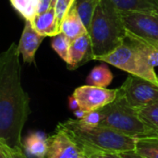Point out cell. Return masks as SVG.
Listing matches in <instances>:
<instances>
[{"label":"cell","instance_id":"7402d4cb","mask_svg":"<svg viewBox=\"0 0 158 158\" xmlns=\"http://www.w3.org/2000/svg\"><path fill=\"white\" fill-rule=\"evenodd\" d=\"M70 44H71L70 40L63 32H59L58 34L54 36L51 42L52 48L66 63H68L69 61Z\"/></svg>","mask_w":158,"mask_h":158},{"label":"cell","instance_id":"2e32d148","mask_svg":"<svg viewBox=\"0 0 158 158\" xmlns=\"http://www.w3.org/2000/svg\"><path fill=\"white\" fill-rule=\"evenodd\" d=\"M24 151L35 158H46L48 152V138L43 133L33 132L27 136L23 143Z\"/></svg>","mask_w":158,"mask_h":158},{"label":"cell","instance_id":"d4e9b609","mask_svg":"<svg viewBox=\"0 0 158 158\" xmlns=\"http://www.w3.org/2000/svg\"><path fill=\"white\" fill-rule=\"evenodd\" d=\"M75 0H57L55 6L56 14L57 17V19L59 23L61 24V21L66 17V15L69 13V11L71 9V7L74 5Z\"/></svg>","mask_w":158,"mask_h":158},{"label":"cell","instance_id":"4316f807","mask_svg":"<svg viewBox=\"0 0 158 158\" xmlns=\"http://www.w3.org/2000/svg\"><path fill=\"white\" fill-rule=\"evenodd\" d=\"M51 7H53L52 0H40L39 8H38V14L44 13L47 10H49Z\"/></svg>","mask_w":158,"mask_h":158},{"label":"cell","instance_id":"7a4b0ae2","mask_svg":"<svg viewBox=\"0 0 158 158\" xmlns=\"http://www.w3.org/2000/svg\"><path fill=\"white\" fill-rule=\"evenodd\" d=\"M88 32L92 40L94 60L114 52L127 39V30L120 12L107 0H100Z\"/></svg>","mask_w":158,"mask_h":158},{"label":"cell","instance_id":"f546056e","mask_svg":"<svg viewBox=\"0 0 158 158\" xmlns=\"http://www.w3.org/2000/svg\"><path fill=\"white\" fill-rule=\"evenodd\" d=\"M74 112V115L76 116V118H77V119H81L84 116H85V112L84 111H82L81 109H77V110H75V111H73Z\"/></svg>","mask_w":158,"mask_h":158},{"label":"cell","instance_id":"8fae6325","mask_svg":"<svg viewBox=\"0 0 158 158\" xmlns=\"http://www.w3.org/2000/svg\"><path fill=\"white\" fill-rule=\"evenodd\" d=\"M45 37L39 34L32 27L30 20H26L21 33L18 48L22 59L25 63L31 64L34 62L36 51L38 50L41 43Z\"/></svg>","mask_w":158,"mask_h":158},{"label":"cell","instance_id":"52a82bcc","mask_svg":"<svg viewBox=\"0 0 158 158\" xmlns=\"http://www.w3.org/2000/svg\"><path fill=\"white\" fill-rule=\"evenodd\" d=\"M120 15L128 31L158 48V14L131 11L120 12Z\"/></svg>","mask_w":158,"mask_h":158},{"label":"cell","instance_id":"1f68e13d","mask_svg":"<svg viewBox=\"0 0 158 158\" xmlns=\"http://www.w3.org/2000/svg\"><path fill=\"white\" fill-rule=\"evenodd\" d=\"M83 158H89V157H87V156H83Z\"/></svg>","mask_w":158,"mask_h":158},{"label":"cell","instance_id":"9c48e42d","mask_svg":"<svg viewBox=\"0 0 158 158\" xmlns=\"http://www.w3.org/2000/svg\"><path fill=\"white\" fill-rule=\"evenodd\" d=\"M84 155L78 143L64 131L57 128L48 138L46 158H83Z\"/></svg>","mask_w":158,"mask_h":158},{"label":"cell","instance_id":"277c9868","mask_svg":"<svg viewBox=\"0 0 158 158\" xmlns=\"http://www.w3.org/2000/svg\"><path fill=\"white\" fill-rule=\"evenodd\" d=\"M99 111L100 127L111 129L135 140L158 138L157 133L141 118L138 110L131 106L118 93L114 102Z\"/></svg>","mask_w":158,"mask_h":158},{"label":"cell","instance_id":"30bf717a","mask_svg":"<svg viewBox=\"0 0 158 158\" xmlns=\"http://www.w3.org/2000/svg\"><path fill=\"white\" fill-rule=\"evenodd\" d=\"M91 60H94V51L90 34L87 32L71 42L67 65L69 69L74 70Z\"/></svg>","mask_w":158,"mask_h":158},{"label":"cell","instance_id":"9a60e30c","mask_svg":"<svg viewBox=\"0 0 158 158\" xmlns=\"http://www.w3.org/2000/svg\"><path fill=\"white\" fill-rule=\"evenodd\" d=\"M126 40L151 66L158 67V48L128 31Z\"/></svg>","mask_w":158,"mask_h":158},{"label":"cell","instance_id":"e0dca14e","mask_svg":"<svg viewBox=\"0 0 158 158\" xmlns=\"http://www.w3.org/2000/svg\"><path fill=\"white\" fill-rule=\"evenodd\" d=\"M113 81V74L111 70L105 64L94 67L86 79L87 85L106 88Z\"/></svg>","mask_w":158,"mask_h":158},{"label":"cell","instance_id":"5bb4252c","mask_svg":"<svg viewBox=\"0 0 158 158\" xmlns=\"http://www.w3.org/2000/svg\"><path fill=\"white\" fill-rule=\"evenodd\" d=\"M120 12H147L158 14V0H107Z\"/></svg>","mask_w":158,"mask_h":158},{"label":"cell","instance_id":"6da1fadb","mask_svg":"<svg viewBox=\"0 0 158 158\" xmlns=\"http://www.w3.org/2000/svg\"><path fill=\"white\" fill-rule=\"evenodd\" d=\"M19 55L15 43L0 55V143L23 148L21 134L31 99L21 84Z\"/></svg>","mask_w":158,"mask_h":158},{"label":"cell","instance_id":"603a6c76","mask_svg":"<svg viewBox=\"0 0 158 158\" xmlns=\"http://www.w3.org/2000/svg\"><path fill=\"white\" fill-rule=\"evenodd\" d=\"M80 146V145H79ZM83 155L89 158H121L120 153L103 151L87 146H80Z\"/></svg>","mask_w":158,"mask_h":158},{"label":"cell","instance_id":"5b68a950","mask_svg":"<svg viewBox=\"0 0 158 158\" xmlns=\"http://www.w3.org/2000/svg\"><path fill=\"white\" fill-rule=\"evenodd\" d=\"M95 60L110 64L130 75L141 77L158 85V75L155 68L151 66L128 42H124L114 52L96 57Z\"/></svg>","mask_w":158,"mask_h":158},{"label":"cell","instance_id":"7c38bea8","mask_svg":"<svg viewBox=\"0 0 158 158\" xmlns=\"http://www.w3.org/2000/svg\"><path fill=\"white\" fill-rule=\"evenodd\" d=\"M31 23L34 30L44 37H54L60 32V23L57 19L55 7L38 14Z\"/></svg>","mask_w":158,"mask_h":158},{"label":"cell","instance_id":"83f0119b","mask_svg":"<svg viewBox=\"0 0 158 158\" xmlns=\"http://www.w3.org/2000/svg\"><path fill=\"white\" fill-rule=\"evenodd\" d=\"M69 108H70L71 110H73V111H75V110H77V109L80 108V107H79L78 101H77V99H76L73 95L69 96Z\"/></svg>","mask_w":158,"mask_h":158},{"label":"cell","instance_id":"4dcf8cb0","mask_svg":"<svg viewBox=\"0 0 158 158\" xmlns=\"http://www.w3.org/2000/svg\"><path fill=\"white\" fill-rule=\"evenodd\" d=\"M56 1H57V0H52V4H53V7H55V6H56Z\"/></svg>","mask_w":158,"mask_h":158},{"label":"cell","instance_id":"8992f818","mask_svg":"<svg viewBox=\"0 0 158 158\" xmlns=\"http://www.w3.org/2000/svg\"><path fill=\"white\" fill-rule=\"evenodd\" d=\"M118 94L132 107L139 109L158 102V85L141 77L130 75L118 88Z\"/></svg>","mask_w":158,"mask_h":158},{"label":"cell","instance_id":"3957f363","mask_svg":"<svg viewBox=\"0 0 158 158\" xmlns=\"http://www.w3.org/2000/svg\"><path fill=\"white\" fill-rule=\"evenodd\" d=\"M57 128L67 132L80 146L120 154L135 151L137 140L108 128L84 126L78 119H68L60 122L57 124Z\"/></svg>","mask_w":158,"mask_h":158},{"label":"cell","instance_id":"4fadbf2b","mask_svg":"<svg viewBox=\"0 0 158 158\" xmlns=\"http://www.w3.org/2000/svg\"><path fill=\"white\" fill-rule=\"evenodd\" d=\"M60 32H63L70 40V42H73L77 38L88 32L87 28L85 27L74 6L71 7V9L61 21Z\"/></svg>","mask_w":158,"mask_h":158},{"label":"cell","instance_id":"cb8c5ba5","mask_svg":"<svg viewBox=\"0 0 158 158\" xmlns=\"http://www.w3.org/2000/svg\"><path fill=\"white\" fill-rule=\"evenodd\" d=\"M23 151V148L11 147L0 143V158H28Z\"/></svg>","mask_w":158,"mask_h":158},{"label":"cell","instance_id":"f1b7e54d","mask_svg":"<svg viewBox=\"0 0 158 158\" xmlns=\"http://www.w3.org/2000/svg\"><path fill=\"white\" fill-rule=\"evenodd\" d=\"M121 158H143L139 156L135 151H129L125 153H121Z\"/></svg>","mask_w":158,"mask_h":158},{"label":"cell","instance_id":"ffe728a7","mask_svg":"<svg viewBox=\"0 0 158 158\" xmlns=\"http://www.w3.org/2000/svg\"><path fill=\"white\" fill-rule=\"evenodd\" d=\"M135 152L143 158H158V138L137 140Z\"/></svg>","mask_w":158,"mask_h":158},{"label":"cell","instance_id":"ba28073f","mask_svg":"<svg viewBox=\"0 0 158 158\" xmlns=\"http://www.w3.org/2000/svg\"><path fill=\"white\" fill-rule=\"evenodd\" d=\"M118 89H106L102 87L83 85L78 87L72 95L77 99L79 107L85 113L99 110L114 102L118 96Z\"/></svg>","mask_w":158,"mask_h":158},{"label":"cell","instance_id":"ac0fdd59","mask_svg":"<svg viewBox=\"0 0 158 158\" xmlns=\"http://www.w3.org/2000/svg\"><path fill=\"white\" fill-rule=\"evenodd\" d=\"M13 8L25 20L31 21L38 15L40 0H9Z\"/></svg>","mask_w":158,"mask_h":158},{"label":"cell","instance_id":"484cf974","mask_svg":"<svg viewBox=\"0 0 158 158\" xmlns=\"http://www.w3.org/2000/svg\"><path fill=\"white\" fill-rule=\"evenodd\" d=\"M79 122L84 126L88 127H97L99 126L100 120H101V114L99 110L88 112L85 114V116L81 119H78Z\"/></svg>","mask_w":158,"mask_h":158},{"label":"cell","instance_id":"d6986e66","mask_svg":"<svg viewBox=\"0 0 158 158\" xmlns=\"http://www.w3.org/2000/svg\"><path fill=\"white\" fill-rule=\"evenodd\" d=\"M100 0H75L73 6L81 17L87 30H89L93 16Z\"/></svg>","mask_w":158,"mask_h":158},{"label":"cell","instance_id":"44dd1931","mask_svg":"<svg viewBox=\"0 0 158 158\" xmlns=\"http://www.w3.org/2000/svg\"><path fill=\"white\" fill-rule=\"evenodd\" d=\"M137 110L141 118L158 135V102L145 106Z\"/></svg>","mask_w":158,"mask_h":158}]
</instances>
